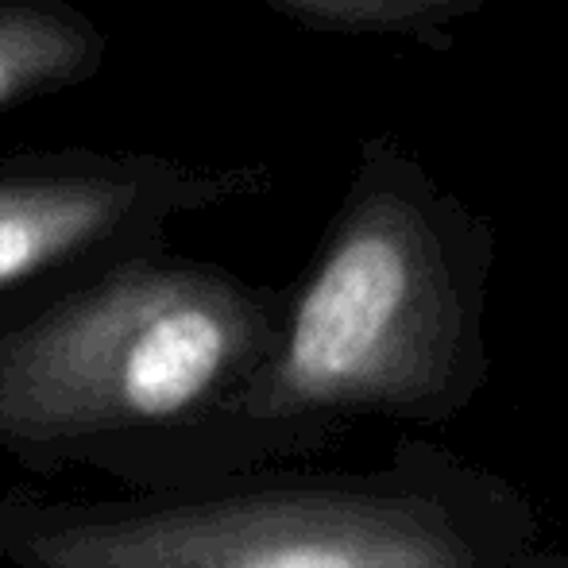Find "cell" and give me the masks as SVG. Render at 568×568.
<instances>
[{
	"instance_id": "8992f818",
	"label": "cell",
	"mask_w": 568,
	"mask_h": 568,
	"mask_svg": "<svg viewBox=\"0 0 568 568\" xmlns=\"http://www.w3.org/2000/svg\"><path fill=\"white\" fill-rule=\"evenodd\" d=\"M286 20L337 36L410 39L426 51H453V28L484 12L487 0H267Z\"/></svg>"
},
{
	"instance_id": "5b68a950",
	"label": "cell",
	"mask_w": 568,
	"mask_h": 568,
	"mask_svg": "<svg viewBox=\"0 0 568 568\" xmlns=\"http://www.w3.org/2000/svg\"><path fill=\"white\" fill-rule=\"evenodd\" d=\"M101 39L85 20L54 4H0V109L82 82L98 70Z\"/></svg>"
},
{
	"instance_id": "52a82bcc",
	"label": "cell",
	"mask_w": 568,
	"mask_h": 568,
	"mask_svg": "<svg viewBox=\"0 0 568 568\" xmlns=\"http://www.w3.org/2000/svg\"><path fill=\"white\" fill-rule=\"evenodd\" d=\"M538 568H568V549H541Z\"/></svg>"
},
{
	"instance_id": "7a4b0ae2",
	"label": "cell",
	"mask_w": 568,
	"mask_h": 568,
	"mask_svg": "<svg viewBox=\"0 0 568 568\" xmlns=\"http://www.w3.org/2000/svg\"><path fill=\"white\" fill-rule=\"evenodd\" d=\"M4 546L23 568H538L546 549L510 479L426 442L364 476L36 510Z\"/></svg>"
},
{
	"instance_id": "6da1fadb",
	"label": "cell",
	"mask_w": 568,
	"mask_h": 568,
	"mask_svg": "<svg viewBox=\"0 0 568 568\" xmlns=\"http://www.w3.org/2000/svg\"><path fill=\"white\" fill-rule=\"evenodd\" d=\"M495 229L395 135L359 163L267 356L221 414L232 453H302L367 422L449 426L491 375Z\"/></svg>"
},
{
	"instance_id": "3957f363",
	"label": "cell",
	"mask_w": 568,
	"mask_h": 568,
	"mask_svg": "<svg viewBox=\"0 0 568 568\" xmlns=\"http://www.w3.org/2000/svg\"><path fill=\"white\" fill-rule=\"evenodd\" d=\"M283 294L182 260H128L0 333V442L67 453L221 426Z\"/></svg>"
},
{
	"instance_id": "277c9868",
	"label": "cell",
	"mask_w": 568,
	"mask_h": 568,
	"mask_svg": "<svg viewBox=\"0 0 568 568\" xmlns=\"http://www.w3.org/2000/svg\"><path fill=\"white\" fill-rule=\"evenodd\" d=\"M263 171L202 174L155 159L0 174V291L132 244L171 213L263 190Z\"/></svg>"
}]
</instances>
